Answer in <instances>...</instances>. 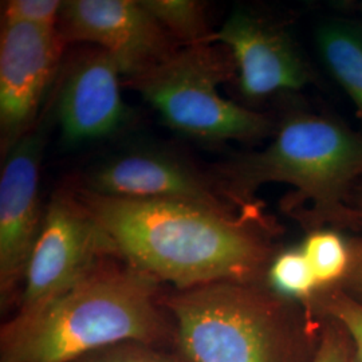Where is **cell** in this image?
I'll use <instances>...</instances> for the list:
<instances>
[{"label":"cell","instance_id":"e0dca14e","mask_svg":"<svg viewBox=\"0 0 362 362\" xmlns=\"http://www.w3.org/2000/svg\"><path fill=\"white\" fill-rule=\"evenodd\" d=\"M267 281L276 294L287 299H299L303 303L320 290L302 248L287 250L275 255L267 270Z\"/></svg>","mask_w":362,"mask_h":362},{"label":"cell","instance_id":"52a82bcc","mask_svg":"<svg viewBox=\"0 0 362 362\" xmlns=\"http://www.w3.org/2000/svg\"><path fill=\"white\" fill-rule=\"evenodd\" d=\"M58 30L66 43H90L109 52L128 78L177 50L168 31L134 0L64 1Z\"/></svg>","mask_w":362,"mask_h":362},{"label":"cell","instance_id":"8992f818","mask_svg":"<svg viewBox=\"0 0 362 362\" xmlns=\"http://www.w3.org/2000/svg\"><path fill=\"white\" fill-rule=\"evenodd\" d=\"M112 254L117 255L115 245L79 199L55 194L27 263L18 315L31 314L65 294Z\"/></svg>","mask_w":362,"mask_h":362},{"label":"cell","instance_id":"7402d4cb","mask_svg":"<svg viewBox=\"0 0 362 362\" xmlns=\"http://www.w3.org/2000/svg\"><path fill=\"white\" fill-rule=\"evenodd\" d=\"M350 207L354 216V228H362V180L353 191Z\"/></svg>","mask_w":362,"mask_h":362},{"label":"cell","instance_id":"4fadbf2b","mask_svg":"<svg viewBox=\"0 0 362 362\" xmlns=\"http://www.w3.org/2000/svg\"><path fill=\"white\" fill-rule=\"evenodd\" d=\"M315 39L325 65L362 117L361 27L345 21H332L318 28Z\"/></svg>","mask_w":362,"mask_h":362},{"label":"cell","instance_id":"30bf717a","mask_svg":"<svg viewBox=\"0 0 362 362\" xmlns=\"http://www.w3.org/2000/svg\"><path fill=\"white\" fill-rule=\"evenodd\" d=\"M204 43L233 57L243 95L259 100L278 91L299 90L310 82L309 66L279 27L246 11H235Z\"/></svg>","mask_w":362,"mask_h":362},{"label":"cell","instance_id":"2e32d148","mask_svg":"<svg viewBox=\"0 0 362 362\" xmlns=\"http://www.w3.org/2000/svg\"><path fill=\"white\" fill-rule=\"evenodd\" d=\"M305 305L314 317L339 325L351 342V362H362V302L332 286L318 290Z\"/></svg>","mask_w":362,"mask_h":362},{"label":"cell","instance_id":"ba28073f","mask_svg":"<svg viewBox=\"0 0 362 362\" xmlns=\"http://www.w3.org/2000/svg\"><path fill=\"white\" fill-rule=\"evenodd\" d=\"M67 45L58 28L3 22L0 39V128L6 155L28 130Z\"/></svg>","mask_w":362,"mask_h":362},{"label":"cell","instance_id":"277c9868","mask_svg":"<svg viewBox=\"0 0 362 362\" xmlns=\"http://www.w3.org/2000/svg\"><path fill=\"white\" fill-rule=\"evenodd\" d=\"M189 362H313L321 324L259 282H215L167 300Z\"/></svg>","mask_w":362,"mask_h":362},{"label":"cell","instance_id":"8fae6325","mask_svg":"<svg viewBox=\"0 0 362 362\" xmlns=\"http://www.w3.org/2000/svg\"><path fill=\"white\" fill-rule=\"evenodd\" d=\"M121 70L116 59L94 47L79 54L62 78L57 117L69 144L105 139L121 129L129 110L119 89Z\"/></svg>","mask_w":362,"mask_h":362},{"label":"cell","instance_id":"d6986e66","mask_svg":"<svg viewBox=\"0 0 362 362\" xmlns=\"http://www.w3.org/2000/svg\"><path fill=\"white\" fill-rule=\"evenodd\" d=\"M313 362H351V342L339 325L322 320L320 342Z\"/></svg>","mask_w":362,"mask_h":362},{"label":"cell","instance_id":"7a4b0ae2","mask_svg":"<svg viewBox=\"0 0 362 362\" xmlns=\"http://www.w3.org/2000/svg\"><path fill=\"white\" fill-rule=\"evenodd\" d=\"M218 173L216 188L240 212H262L257 191L284 182L296 188L285 211L306 226L354 228L350 202L362 180V136L330 117L298 112L279 124L263 151L240 156Z\"/></svg>","mask_w":362,"mask_h":362},{"label":"cell","instance_id":"603a6c76","mask_svg":"<svg viewBox=\"0 0 362 362\" xmlns=\"http://www.w3.org/2000/svg\"><path fill=\"white\" fill-rule=\"evenodd\" d=\"M361 10H362V4H361Z\"/></svg>","mask_w":362,"mask_h":362},{"label":"cell","instance_id":"9a60e30c","mask_svg":"<svg viewBox=\"0 0 362 362\" xmlns=\"http://www.w3.org/2000/svg\"><path fill=\"white\" fill-rule=\"evenodd\" d=\"M302 251L321 288L339 285L350 266V247L333 230H314L302 245Z\"/></svg>","mask_w":362,"mask_h":362},{"label":"cell","instance_id":"44dd1931","mask_svg":"<svg viewBox=\"0 0 362 362\" xmlns=\"http://www.w3.org/2000/svg\"><path fill=\"white\" fill-rule=\"evenodd\" d=\"M83 362H182L173 357L158 354L146 349L128 350V351H116L107 353L101 357H95L90 361Z\"/></svg>","mask_w":362,"mask_h":362},{"label":"cell","instance_id":"3957f363","mask_svg":"<svg viewBox=\"0 0 362 362\" xmlns=\"http://www.w3.org/2000/svg\"><path fill=\"white\" fill-rule=\"evenodd\" d=\"M157 284L128 264H100L65 294L6 325L1 362H71L121 342L155 341L163 330Z\"/></svg>","mask_w":362,"mask_h":362},{"label":"cell","instance_id":"7c38bea8","mask_svg":"<svg viewBox=\"0 0 362 362\" xmlns=\"http://www.w3.org/2000/svg\"><path fill=\"white\" fill-rule=\"evenodd\" d=\"M86 189L113 197L189 203L224 214L238 209L192 167L173 156L148 151L106 161L91 173Z\"/></svg>","mask_w":362,"mask_h":362},{"label":"cell","instance_id":"5bb4252c","mask_svg":"<svg viewBox=\"0 0 362 362\" xmlns=\"http://www.w3.org/2000/svg\"><path fill=\"white\" fill-rule=\"evenodd\" d=\"M145 10L184 46L204 43L211 35L204 6L194 0H141Z\"/></svg>","mask_w":362,"mask_h":362},{"label":"cell","instance_id":"9c48e42d","mask_svg":"<svg viewBox=\"0 0 362 362\" xmlns=\"http://www.w3.org/2000/svg\"><path fill=\"white\" fill-rule=\"evenodd\" d=\"M45 125H34L7 153L0 177V288L7 297L25 278L43 218L39 208V168Z\"/></svg>","mask_w":362,"mask_h":362},{"label":"cell","instance_id":"ac0fdd59","mask_svg":"<svg viewBox=\"0 0 362 362\" xmlns=\"http://www.w3.org/2000/svg\"><path fill=\"white\" fill-rule=\"evenodd\" d=\"M62 7L58 0H11L4 6L3 22L58 28Z\"/></svg>","mask_w":362,"mask_h":362},{"label":"cell","instance_id":"ffe728a7","mask_svg":"<svg viewBox=\"0 0 362 362\" xmlns=\"http://www.w3.org/2000/svg\"><path fill=\"white\" fill-rule=\"evenodd\" d=\"M350 266L345 278L339 284L351 297L362 302V239L349 242Z\"/></svg>","mask_w":362,"mask_h":362},{"label":"cell","instance_id":"5b68a950","mask_svg":"<svg viewBox=\"0 0 362 362\" xmlns=\"http://www.w3.org/2000/svg\"><path fill=\"white\" fill-rule=\"evenodd\" d=\"M219 45L199 43L177 49L129 85L170 128L208 141H257L272 130V121L224 98L219 85L235 64Z\"/></svg>","mask_w":362,"mask_h":362},{"label":"cell","instance_id":"6da1fadb","mask_svg":"<svg viewBox=\"0 0 362 362\" xmlns=\"http://www.w3.org/2000/svg\"><path fill=\"white\" fill-rule=\"evenodd\" d=\"M78 199L128 266L177 291L226 281L259 282L274 259L263 214H224L88 189Z\"/></svg>","mask_w":362,"mask_h":362}]
</instances>
